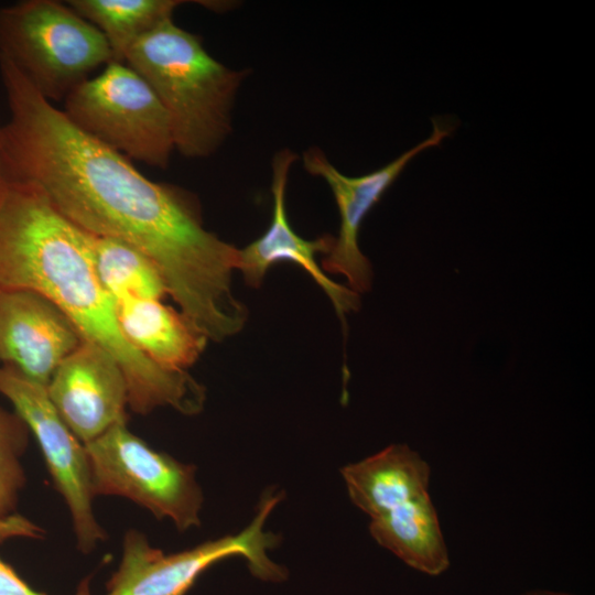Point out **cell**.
Listing matches in <instances>:
<instances>
[{"mask_svg":"<svg viewBox=\"0 0 595 595\" xmlns=\"http://www.w3.org/2000/svg\"><path fill=\"white\" fill-rule=\"evenodd\" d=\"M0 78L9 108L2 125L7 178L34 184L83 230L150 259L167 295L208 340L239 333L248 318L231 286L239 248L204 227L195 198L151 181L84 133L3 58Z\"/></svg>","mask_w":595,"mask_h":595,"instance_id":"1","label":"cell"},{"mask_svg":"<svg viewBox=\"0 0 595 595\" xmlns=\"http://www.w3.org/2000/svg\"><path fill=\"white\" fill-rule=\"evenodd\" d=\"M93 235L67 219L34 184L8 180L0 198V290L33 291L53 303L83 340L108 351L127 382L128 405L201 412L205 389L187 371L165 370L123 336L116 303L93 259Z\"/></svg>","mask_w":595,"mask_h":595,"instance_id":"2","label":"cell"},{"mask_svg":"<svg viewBox=\"0 0 595 595\" xmlns=\"http://www.w3.org/2000/svg\"><path fill=\"white\" fill-rule=\"evenodd\" d=\"M123 62L165 108L175 150L191 159L216 152L231 131V111L246 69L215 60L198 35L173 19L138 40Z\"/></svg>","mask_w":595,"mask_h":595,"instance_id":"3","label":"cell"},{"mask_svg":"<svg viewBox=\"0 0 595 595\" xmlns=\"http://www.w3.org/2000/svg\"><path fill=\"white\" fill-rule=\"evenodd\" d=\"M0 58L53 104L113 55L104 34L66 2L23 0L0 8Z\"/></svg>","mask_w":595,"mask_h":595,"instance_id":"4","label":"cell"},{"mask_svg":"<svg viewBox=\"0 0 595 595\" xmlns=\"http://www.w3.org/2000/svg\"><path fill=\"white\" fill-rule=\"evenodd\" d=\"M282 495L264 493L255 518L239 533L177 553L166 554L153 548L141 532L127 531L122 558L107 583L106 595H186L203 572L231 556L246 559L251 574L259 580L284 581L286 569L268 556V550L279 543V537L264 530L267 518Z\"/></svg>","mask_w":595,"mask_h":595,"instance_id":"5","label":"cell"},{"mask_svg":"<svg viewBox=\"0 0 595 595\" xmlns=\"http://www.w3.org/2000/svg\"><path fill=\"white\" fill-rule=\"evenodd\" d=\"M63 112L84 133L150 166L166 167L175 150L165 108L125 62L111 61L75 88Z\"/></svg>","mask_w":595,"mask_h":595,"instance_id":"6","label":"cell"},{"mask_svg":"<svg viewBox=\"0 0 595 595\" xmlns=\"http://www.w3.org/2000/svg\"><path fill=\"white\" fill-rule=\"evenodd\" d=\"M96 496H119L167 518L180 531L201 523L203 493L196 467L149 446L118 423L85 444Z\"/></svg>","mask_w":595,"mask_h":595,"instance_id":"7","label":"cell"},{"mask_svg":"<svg viewBox=\"0 0 595 595\" xmlns=\"http://www.w3.org/2000/svg\"><path fill=\"white\" fill-rule=\"evenodd\" d=\"M0 393L36 439L53 483L68 507L77 548L83 553L90 552L106 539V533L94 512L95 495L85 444L57 413L46 386L1 365Z\"/></svg>","mask_w":595,"mask_h":595,"instance_id":"8","label":"cell"},{"mask_svg":"<svg viewBox=\"0 0 595 595\" xmlns=\"http://www.w3.org/2000/svg\"><path fill=\"white\" fill-rule=\"evenodd\" d=\"M453 130L454 126L450 121L433 119V131L429 138L387 165L360 176H348L339 172L316 147L304 152V169L328 184L340 219L339 230L334 237L332 248L322 259L323 271L345 277L348 288L358 294L370 290L371 263L358 244L359 230L365 218L408 163L420 152L437 147Z\"/></svg>","mask_w":595,"mask_h":595,"instance_id":"9","label":"cell"},{"mask_svg":"<svg viewBox=\"0 0 595 595\" xmlns=\"http://www.w3.org/2000/svg\"><path fill=\"white\" fill-rule=\"evenodd\" d=\"M46 390L62 420L84 444L127 422L125 375L117 360L96 344L82 340L58 365Z\"/></svg>","mask_w":595,"mask_h":595,"instance_id":"10","label":"cell"},{"mask_svg":"<svg viewBox=\"0 0 595 595\" xmlns=\"http://www.w3.org/2000/svg\"><path fill=\"white\" fill-rule=\"evenodd\" d=\"M296 159L298 155L290 149H283L274 155L272 217L259 238L239 249L237 270L248 285L259 288L270 267L282 261L295 263L325 292L345 325V315L360 307L359 294L331 280L316 261L317 255L328 253L334 236L325 234L312 240L304 239L294 231L286 215L285 191L290 169Z\"/></svg>","mask_w":595,"mask_h":595,"instance_id":"11","label":"cell"},{"mask_svg":"<svg viewBox=\"0 0 595 595\" xmlns=\"http://www.w3.org/2000/svg\"><path fill=\"white\" fill-rule=\"evenodd\" d=\"M83 338L47 299L29 290H0V361L47 386Z\"/></svg>","mask_w":595,"mask_h":595,"instance_id":"12","label":"cell"},{"mask_svg":"<svg viewBox=\"0 0 595 595\" xmlns=\"http://www.w3.org/2000/svg\"><path fill=\"white\" fill-rule=\"evenodd\" d=\"M350 500L370 519L429 495L431 468L405 444H393L340 470Z\"/></svg>","mask_w":595,"mask_h":595,"instance_id":"13","label":"cell"},{"mask_svg":"<svg viewBox=\"0 0 595 595\" xmlns=\"http://www.w3.org/2000/svg\"><path fill=\"white\" fill-rule=\"evenodd\" d=\"M116 309L127 340L165 370L186 371L206 348L207 338L162 300L125 299Z\"/></svg>","mask_w":595,"mask_h":595,"instance_id":"14","label":"cell"},{"mask_svg":"<svg viewBox=\"0 0 595 595\" xmlns=\"http://www.w3.org/2000/svg\"><path fill=\"white\" fill-rule=\"evenodd\" d=\"M369 532L381 547L410 567L437 576L450 566V555L430 495L371 519Z\"/></svg>","mask_w":595,"mask_h":595,"instance_id":"15","label":"cell"},{"mask_svg":"<svg viewBox=\"0 0 595 595\" xmlns=\"http://www.w3.org/2000/svg\"><path fill=\"white\" fill-rule=\"evenodd\" d=\"M66 3L106 37L113 61L123 62L142 36L173 19L180 0H68Z\"/></svg>","mask_w":595,"mask_h":595,"instance_id":"16","label":"cell"},{"mask_svg":"<svg viewBox=\"0 0 595 595\" xmlns=\"http://www.w3.org/2000/svg\"><path fill=\"white\" fill-rule=\"evenodd\" d=\"M91 251L97 275L115 303L125 299L163 300L167 295L156 267L133 247L93 236Z\"/></svg>","mask_w":595,"mask_h":595,"instance_id":"17","label":"cell"},{"mask_svg":"<svg viewBox=\"0 0 595 595\" xmlns=\"http://www.w3.org/2000/svg\"><path fill=\"white\" fill-rule=\"evenodd\" d=\"M28 431L17 413L0 408V529L13 534L39 536L40 529L15 512L25 484L21 456L28 444Z\"/></svg>","mask_w":595,"mask_h":595,"instance_id":"18","label":"cell"},{"mask_svg":"<svg viewBox=\"0 0 595 595\" xmlns=\"http://www.w3.org/2000/svg\"><path fill=\"white\" fill-rule=\"evenodd\" d=\"M0 595H45L31 587L15 570L0 559ZM75 595H91L88 580L80 583Z\"/></svg>","mask_w":595,"mask_h":595,"instance_id":"19","label":"cell"},{"mask_svg":"<svg viewBox=\"0 0 595 595\" xmlns=\"http://www.w3.org/2000/svg\"><path fill=\"white\" fill-rule=\"evenodd\" d=\"M8 183L2 160V125L0 123V198Z\"/></svg>","mask_w":595,"mask_h":595,"instance_id":"20","label":"cell"},{"mask_svg":"<svg viewBox=\"0 0 595 595\" xmlns=\"http://www.w3.org/2000/svg\"><path fill=\"white\" fill-rule=\"evenodd\" d=\"M521 595H573L565 592L550 591V589H532L527 591Z\"/></svg>","mask_w":595,"mask_h":595,"instance_id":"21","label":"cell"}]
</instances>
